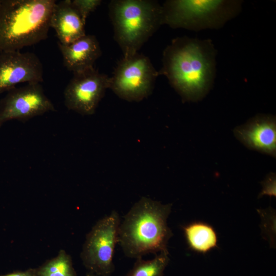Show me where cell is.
<instances>
[{"label":"cell","instance_id":"6da1fadb","mask_svg":"<svg viewBox=\"0 0 276 276\" xmlns=\"http://www.w3.org/2000/svg\"><path fill=\"white\" fill-rule=\"evenodd\" d=\"M217 52L210 39L176 37L163 51L159 74L167 78L183 102L201 101L214 85Z\"/></svg>","mask_w":276,"mask_h":276},{"label":"cell","instance_id":"7a4b0ae2","mask_svg":"<svg viewBox=\"0 0 276 276\" xmlns=\"http://www.w3.org/2000/svg\"><path fill=\"white\" fill-rule=\"evenodd\" d=\"M172 204L142 197L120 222L119 243L125 255L137 259L148 254L168 251L173 233L167 224Z\"/></svg>","mask_w":276,"mask_h":276},{"label":"cell","instance_id":"3957f363","mask_svg":"<svg viewBox=\"0 0 276 276\" xmlns=\"http://www.w3.org/2000/svg\"><path fill=\"white\" fill-rule=\"evenodd\" d=\"M55 0H2L0 52L19 51L48 38Z\"/></svg>","mask_w":276,"mask_h":276},{"label":"cell","instance_id":"277c9868","mask_svg":"<svg viewBox=\"0 0 276 276\" xmlns=\"http://www.w3.org/2000/svg\"><path fill=\"white\" fill-rule=\"evenodd\" d=\"M114 39L123 57L132 56L163 25L162 6L152 0H112L108 5Z\"/></svg>","mask_w":276,"mask_h":276},{"label":"cell","instance_id":"5b68a950","mask_svg":"<svg viewBox=\"0 0 276 276\" xmlns=\"http://www.w3.org/2000/svg\"><path fill=\"white\" fill-rule=\"evenodd\" d=\"M239 0H168L162 6L163 25L193 31L218 29L241 11Z\"/></svg>","mask_w":276,"mask_h":276},{"label":"cell","instance_id":"8992f818","mask_svg":"<svg viewBox=\"0 0 276 276\" xmlns=\"http://www.w3.org/2000/svg\"><path fill=\"white\" fill-rule=\"evenodd\" d=\"M120 222L118 212L113 210L98 221L87 234L80 257L88 272L110 276L114 271L113 259Z\"/></svg>","mask_w":276,"mask_h":276},{"label":"cell","instance_id":"52a82bcc","mask_svg":"<svg viewBox=\"0 0 276 276\" xmlns=\"http://www.w3.org/2000/svg\"><path fill=\"white\" fill-rule=\"evenodd\" d=\"M159 75L149 58L137 53L119 62L109 77V88L124 100L141 101L152 93Z\"/></svg>","mask_w":276,"mask_h":276},{"label":"cell","instance_id":"ba28073f","mask_svg":"<svg viewBox=\"0 0 276 276\" xmlns=\"http://www.w3.org/2000/svg\"><path fill=\"white\" fill-rule=\"evenodd\" d=\"M109 83V77L94 67L73 74L64 90L65 106L83 116L94 114Z\"/></svg>","mask_w":276,"mask_h":276},{"label":"cell","instance_id":"9c48e42d","mask_svg":"<svg viewBox=\"0 0 276 276\" xmlns=\"http://www.w3.org/2000/svg\"><path fill=\"white\" fill-rule=\"evenodd\" d=\"M55 110L40 83H27L23 86L15 87L7 91L0 100V127L10 120L25 122L34 117Z\"/></svg>","mask_w":276,"mask_h":276},{"label":"cell","instance_id":"30bf717a","mask_svg":"<svg viewBox=\"0 0 276 276\" xmlns=\"http://www.w3.org/2000/svg\"><path fill=\"white\" fill-rule=\"evenodd\" d=\"M43 65L34 53L19 51L0 52V94L21 83H40Z\"/></svg>","mask_w":276,"mask_h":276},{"label":"cell","instance_id":"8fae6325","mask_svg":"<svg viewBox=\"0 0 276 276\" xmlns=\"http://www.w3.org/2000/svg\"><path fill=\"white\" fill-rule=\"evenodd\" d=\"M235 136L248 149L276 156V118L257 114L233 130Z\"/></svg>","mask_w":276,"mask_h":276},{"label":"cell","instance_id":"7c38bea8","mask_svg":"<svg viewBox=\"0 0 276 276\" xmlns=\"http://www.w3.org/2000/svg\"><path fill=\"white\" fill-rule=\"evenodd\" d=\"M58 45L64 66L73 74L93 67L102 54L99 42L93 35L86 34L67 45L58 42Z\"/></svg>","mask_w":276,"mask_h":276},{"label":"cell","instance_id":"4fadbf2b","mask_svg":"<svg viewBox=\"0 0 276 276\" xmlns=\"http://www.w3.org/2000/svg\"><path fill=\"white\" fill-rule=\"evenodd\" d=\"M85 25L71 0L56 3L51 14L50 27L56 32L58 42L69 44L86 35Z\"/></svg>","mask_w":276,"mask_h":276},{"label":"cell","instance_id":"5bb4252c","mask_svg":"<svg viewBox=\"0 0 276 276\" xmlns=\"http://www.w3.org/2000/svg\"><path fill=\"white\" fill-rule=\"evenodd\" d=\"M183 229L187 244L193 251L204 254L217 247L216 232L210 224L193 222L183 226Z\"/></svg>","mask_w":276,"mask_h":276},{"label":"cell","instance_id":"9a60e30c","mask_svg":"<svg viewBox=\"0 0 276 276\" xmlns=\"http://www.w3.org/2000/svg\"><path fill=\"white\" fill-rule=\"evenodd\" d=\"M169 261L168 251L156 254L151 260H145L142 257L138 258L125 276H163Z\"/></svg>","mask_w":276,"mask_h":276},{"label":"cell","instance_id":"2e32d148","mask_svg":"<svg viewBox=\"0 0 276 276\" xmlns=\"http://www.w3.org/2000/svg\"><path fill=\"white\" fill-rule=\"evenodd\" d=\"M35 270L36 276H76L71 257L63 250Z\"/></svg>","mask_w":276,"mask_h":276},{"label":"cell","instance_id":"e0dca14e","mask_svg":"<svg viewBox=\"0 0 276 276\" xmlns=\"http://www.w3.org/2000/svg\"><path fill=\"white\" fill-rule=\"evenodd\" d=\"M101 0H73L72 4L85 24L88 15L101 4Z\"/></svg>","mask_w":276,"mask_h":276},{"label":"cell","instance_id":"ac0fdd59","mask_svg":"<svg viewBox=\"0 0 276 276\" xmlns=\"http://www.w3.org/2000/svg\"><path fill=\"white\" fill-rule=\"evenodd\" d=\"M263 188L262 192L260 194V196L264 195H268L270 196H275V174L270 173L266 176L262 182Z\"/></svg>","mask_w":276,"mask_h":276},{"label":"cell","instance_id":"d6986e66","mask_svg":"<svg viewBox=\"0 0 276 276\" xmlns=\"http://www.w3.org/2000/svg\"><path fill=\"white\" fill-rule=\"evenodd\" d=\"M0 276H36L35 269L30 268L25 271H17Z\"/></svg>","mask_w":276,"mask_h":276},{"label":"cell","instance_id":"ffe728a7","mask_svg":"<svg viewBox=\"0 0 276 276\" xmlns=\"http://www.w3.org/2000/svg\"><path fill=\"white\" fill-rule=\"evenodd\" d=\"M86 276H97V275H96V274H94V273H91V272H88L86 274Z\"/></svg>","mask_w":276,"mask_h":276},{"label":"cell","instance_id":"44dd1931","mask_svg":"<svg viewBox=\"0 0 276 276\" xmlns=\"http://www.w3.org/2000/svg\"><path fill=\"white\" fill-rule=\"evenodd\" d=\"M1 2H2V0H0V4H1Z\"/></svg>","mask_w":276,"mask_h":276}]
</instances>
